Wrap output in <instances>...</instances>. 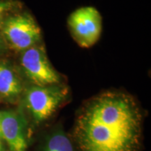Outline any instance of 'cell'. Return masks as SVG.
I'll return each mask as SVG.
<instances>
[{
    "instance_id": "8fae6325",
    "label": "cell",
    "mask_w": 151,
    "mask_h": 151,
    "mask_svg": "<svg viewBox=\"0 0 151 151\" xmlns=\"http://www.w3.org/2000/svg\"><path fill=\"white\" fill-rule=\"evenodd\" d=\"M3 45H4L3 41H2V39H1V37H0V51H1V50H2V48H3Z\"/></svg>"
},
{
    "instance_id": "8992f818",
    "label": "cell",
    "mask_w": 151,
    "mask_h": 151,
    "mask_svg": "<svg viewBox=\"0 0 151 151\" xmlns=\"http://www.w3.org/2000/svg\"><path fill=\"white\" fill-rule=\"evenodd\" d=\"M1 137L10 151H26L28 147L27 122L22 115L13 111H1Z\"/></svg>"
},
{
    "instance_id": "ba28073f",
    "label": "cell",
    "mask_w": 151,
    "mask_h": 151,
    "mask_svg": "<svg viewBox=\"0 0 151 151\" xmlns=\"http://www.w3.org/2000/svg\"><path fill=\"white\" fill-rule=\"evenodd\" d=\"M41 151H75L73 141L62 129L52 130L43 139Z\"/></svg>"
},
{
    "instance_id": "4fadbf2b",
    "label": "cell",
    "mask_w": 151,
    "mask_h": 151,
    "mask_svg": "<svg viewBox=\"0 0 151 151\" xmlns=\"http://www.w3.org/2000/svg\"><path fill=\"white\" fill-rule=\"evenodd\" d=\"M0 99H1V96H0Z\"/></svg>"
},
{
    "instance_id": "3957f363",
    "label": "cell",
    "mask_w": 151,
    "mask_h": 151,
    "mask_svg": "<svg viewBox=\"0 0 151 151\" xmlns=\"http://www.w3.org/2000/svg\"><path fill=\"white\" fill-rule=\"evenodd\" d=\"M2 35L9 46L23 52L41 40V34L35 19L26 12L9 16L1 26Z\"/></svg>"
},
{
    "instance_id": "9c48e42d",
    "label": "cell",
    "mask_w": 151,
    "mask_h": 151,
    "mask_svg": "<svg viewBox=\"0 0 151 151\" xmlns=\"http://www.w3.org/2000/svg\"><path fill=\"white\" fill-rule=\"evenodd\" d=\"M20 4L16 0H0V29L7 15L18 8Z\"/></svg>"
},
{
    "instance_id": "277c9868",
    "label": "cell",
    "mask_w": 151,
    "mask_h": 151,
    "mask_svg": "<svg viewBox=\"0 0 151 151\" xmlns=\"http://www.w3.org/2000/svg\"><path fill=\"white\" fill-rule=\"evenodd\" d=\"M68 24L75 41L82 48H90L99 40L101 16L93 6L81 7L71 13Z\"/></svg>"
},
{
    "instance_id": "52a82bcc",
    "label": "cell",
    "mask_w": 151,
    "mask_h": 151,
    "mask_svg": "<svg viewBox=\"0 0 151 151\" xmlns=\"http://www.w3.org/2000/svg\"><path fill=\"white\" fill-rule=\"evenodd\" d=\"M22 91L21 81L12 68L0 62V96L13 100L18 97Z\"/></svg>"
},
{
    "instance_id": "5b68a950",
    "label": "cell",
    "mask_w": 151,
    "mask_h": 151,
    "mask_svg": "<svg viewBox=\"0 0 151 151\" xmlns=\"http://www.w3.org/2000/svg\"><path fill=\"white\" fill-rule=\"evenodd\" d=\"M20 63L26 76L35 86L60 83L61 77L52 67L42 46H34L22 52Z\"/></svg>"
},
{
    "instance_id": "7c38bea8",
    "label": "cell",
    "mask_w": 151,
    "mask_h": 151,
    "mask_svg": "<svg viewBox=\"0 0 151 151\" xmlns=\"http://www.w3.org/2000/svg\"><path fill=\"white\" fill-rule=\"evenodd\" d=\"M0 121H1V111H0ZM0 137H1V132H0Z\"/></svg>"
},
{
    "instance_id": "7a4b0ae2",
    "label": "cell",
    "mask_w": 151,
    "mask_h": 151,
    "mask_svg": "<svg viewBox=\"0 0 151 151\" xmlns=\"http://www.w3.org/2000/svg\"><path fill=\"white\" fill-rule=\"evenodd\" d=\"M69 94L67 87L56 84L35 86L25 93V104L35 124L43 123L52 116Z\"/></svg>"
},
{
    "instance_id": "30bf717a",
    "label": "cell",
    "mask_w": 151,
    "mask_h": 151,
    "mask_svg": "<svg viewBox=\"0 0 151 151\" xmlns=\"http://www.w3.org/2000/svg\"><path fill=\"white\" fill-rule=\"evenodd\" d=\"M1 138L0 137V151H6L2 141H1Z\"/></svg>"
},
{
    "instance_id": "6da1fadb",
    "label": "cell",
    "mask_w": 151,
    "mask_h": 151,
    "mask_svg": "<svg viewBox=\"0 0 151 151\" xmlns=\"http://www.w3.org/2000/svg\"><path fill=\"white\" fill-rule=\"evenodd\" d=\"M142 114L131 96L106 92L83 106L72 141L78 151H140Z\"/></svg>"
}]
</instances>
